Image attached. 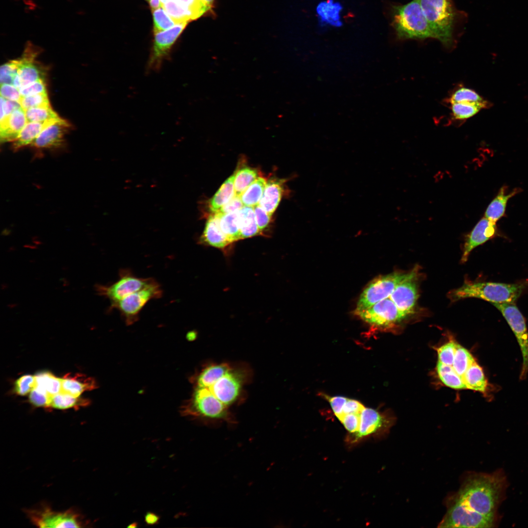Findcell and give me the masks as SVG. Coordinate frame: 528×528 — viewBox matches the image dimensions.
I'll return each instance as SVG.
<instances>
[{
  "instance_id": "8fae6325",
  "label": "cell",
  "mask_w": 528,
  "mask_h": 528,
  "mask_svg": "<svg viewBox=\"0 0 528 528\" xmlns=\"http://www.w3.org/2000/svg\"><path fill=\"white\" fill-rule=\"evenodd\" d=\"M355 313L368 324L384 329L395 326L407 316L389 297Z\"/></svg>"
},
{
  "instance_id": "f907efd6",
  "label": "cell",
  "mask_w": 528,
  "mask_h": 528,
  "mask_svg": "<svg viewBox=\"0 0 528 528\" xmlns=\"http://www.w3.org/2000/svg\"><path fill=\"white\" fill-rule=\"evenodd\" d=\"M0 96L11 101L20 102L22 98L19 89L13 85L0 84Z\"/></svg>"
},
{
  "instance_id": "d6986e66",
  "label": "cell",
  "mask_w": 528,
  "mask_h": 528,
  "mask_svg": "<svg viewBox=\"0 0 528 528\" xmlns=\"http://www.w3.org/2000/svg\"><path fill=\"white\" fill-rule=\"evenodd\" d=\"M27 123L25 112L22 108L15 110L9 115L0 120V142H14Z\"/></svg>"
},
{
  "instance_id": "bcb514c9",
  "label": "cell",
  "mask_w": 528,
  "mask_h": 528,
  "mask_svg": "<svg viewBox=\"0 0 528 528\" xmlns=\"http://www.w3.org/2000/svg\"><path fill=\"white\" fill-rule=\"evenodd\" d=\"M189 9L194 14L196 19L212 9L202 0H176Z\"/></svg>"
},
{
  "instance_id": "60d3db41",
  "label": "cell",
  "mask_w": 528,
  "mask_h": 528,
  "mask_svg": "<svg viewBox=\"0 0 528 528\" xmlns=\"http://www.w3.org/2000/svg\"><path fill=\"white\" fill-rule=\"evenodd\" d=\"M20 103L24 110L32 108L51 106L47 92L22 97Z\"/></svg>"
},
{
  "instance_id": "277c9868",
  "label": "cell",
  "mask_w": 528,
  "mask_h": 528,
  "mask_svg": "<svg viewBox=\"0 0 528 528\" xmlns=\"http://www.w3.org/2000/svg\"><path fill=\"white\" fill-rule=\"evenodd\" d=\"M227 407L205 388L195 386L191 397L181 409L182 414L205 422L223 420L232 423Z\"/></svg>"
},
{
  "instance_id": "603a6c76",
  "label": "cell",
  "mask_w": 528,
  "mask_h": 528,
  "mask_svg": "<svg viewBox=\"0 0 528 528\" xmlns=\"http://www.w3.org/2000/svg\"><path fill=\"white\" fill-rule=\"evenodd\" d=\"M283 191L282 183L279 181H268L259 204L272 216L281 199Z\"/></svg>"
},
{
  "instance_id": "836d02e7",
  "label": "cell",
  "mask_w": 528,
  "mask_h": 528,
  "mask_svg": "<svg viewBox=\"0 0 528 528\" xmlns=\"http://www.w3.org/2000/svg\"><path fill=\"white\" fill-rule=\"evenodd\" d=\"M258 177L257 171L253 168L244 167L236 171L234 182L235 195L240 196Z\"/></svg>"
},
{
  "instance_id": "680465c9",
  "label": "cell",
  "mask_w": 528,
  "mask_h": 528,
  "mask_svg": "<svg viewBox=\"0 0 528 528\" xmlns=\"http://www.w3.org/2000/svg\"><path fill=\"white\" fill-rule=\"evenodd\" d=\"M204 3L211 9L213 7L214 0H202Z\"/></svg>"
},
{
  "instance_id": "52a82bcc",
  "label": "cell",
  "mask_w": 528,
  "mask_h": 528,
  "mask_svg": "<svg viewBox=\"0 0 528 528\" xmlns=\"http://www.w3.org/2000/svg\"><path fill=\"white\" fill-rule=\"evenodd\" d=\"M408 274V272H394L374 279L361 293L355 312L367 309L389 297L397 284L406 278Z\"/></svg>"
},
{
  "instance_id": "9a60e30c",
  "label": "cell",
  "mask_w": 528,
  "mask_h": 528,
  "mask_svg": "<svg viewBox=\"0 0 528 528\" xmlns=\"http://www.w3.org/2000/svg\"><path fill=\"white\" fill-rule=\"evenodd\" d=\"M417 275L418 269L414 268L397 284L389 296L399 310L406 316L414 312L418 297Z\"/></svg>"
},
{
  "instance_id": "7402d4cb",
  "label": "cell",
  "mask_w": 528,
  "mask_h": 528,
  "mask_svg": "<svg viewBox=\"0 0 528 528\" xmlns=\"http://www.w3.org/2000/svg\"><path fill=\"white\" fill-rule=\"evenodd\" d=\"M520 190V188H516L508 193L507 187L505 185L502 186L487 207L484 217L496 223L505 215L509 199L519 193Z\"/></svg>"
},
{
  "instance_id": "f35d334b",
  "label": "cell",
  "mask_w": 528,
  "mask_h": 528,
  "mask_svg": "<svg viewBox=\"0 0 528 528\" xmlns=\"http://www.w3.org/2000/svg\"><path fill=\"white\" fill-rule=\"evenodd\" d=\"M25 112L27 122H44L60 118L51 106L30 108Z\"/></svg>"
},
{
  "instance_id": "74e56055",
  "label": "cell",
  "mask_w": 528,
  "mask_h": 528,
  "mask_svg": "<svg viewBox=\"0 0 528 528\" xmlns=\"http://www.w3.org/2000/svg\"><path fill=\"white\" fill-rule=\"evenodd\" d=\"M472 102L492 105V104L484 100L474 90L464 86H461L456 89L450 95L449 103L454 102Z\"/></svg>"
},
{
  "instance_id": "3957f363",
  "label": "cell",
  "mask_w": 528,
  "mask_h": 528,
  "mask_svg": "<svg viewBox=\"0 0 528 528\" xmlns=\"http://www.w3.org/2000/svg\"><path fill=\"white\" fill-rule=\"evenodd\" d=\"M524 283L504 284L494 282H467L451 292L454 301L477 298L494 304L513 303L526 287Z\"/></svg>"
},
{
  "instance_id": "db71d44e",
  "label": "cell",
  "mask_w": 528,
  "mask_h": 528,
  "mask_svg": "<svg viewBox=\"0 0 528 528\" xmlns=\"http://www.w3.org/2000/svg\"><path fill=\"white\" fill-rule=\"evenodd\" d=\"M244 206L241 197L235 195L226 204L223 205L218 211L222 214H225L239 211Z\"/></svg>"
},
{
  "instance_id": "91938a15",
  "label": "cell",
  "mask_w": 528,
  "mask_h": 528,
  "mask_svg": "<svg viewBox=\"0 0 528 528\" xmlns=\"http://www.w3.org/2000/svg\"><path fill=\"white\" fill-rule=\"evenodd\" d=\"M137 526L136 522H133L128 526V528H136Z\"/></svg>"
},
{
  "instance_id": "83f0119b",
  "label": "cell",
  "mask_w": 528,
  "mask_h": 528,
  "mask_svg": "<svg viewBox=\"0 0 528 528\" xmlns=\"http://www.w3.org/2000/svg\"><path fill=\"white\" fill-rule=\"evenodd\" d=\"M235 173L229 177L222 184L214 196L210 199L209 207L212 213L220 209L235 195L234 189Z\"/></svg>"
},
{
  "instance_id": "7a4b0ae2",
  "label": "cell",
  "mask_w": 528,
  "mask_h": 528,
  "mask_svg": "<svg viewBox=\"0 0 528 528\" xmlns=\"http://www.w3.org/2000/svg\"><path fill=\"white\" fill-rule=\"evenodd\" d=\"M392 24L400 40L436 39L421 7L419 0H412L392 8Z\"/></svg>"
},
{
  "instance_id": "ffe728a7",
  "label": "cell",
  "mask_w": 528,
  "mask_h": 528,
  "mask_svg": "<svg viewBox=\"0 0 528 528\" xmlns=\"http://www.w3.org/2000/svg\"><path fill=\"white\" fill-rule=\"evenodd\" d=\"M220 215L221 214L218 212L209 216L200 242L220 249L224 248L231 243L220 227Z\"/></svg>"
},
{
  "instance_id": "c3c4849f",
  "label": "cell",
  "mask_w": 528,
  "mask_h": 528,
  "mask_svg": "<svg viewBox=\"0 0 528 528\" xmlns=\"http://www.w3.org/2000/svg\"><path fill=\"white\" fill-rule=\"evenodd\" d=\"M19 90L22 97L47 92L46 85L43 79L38 80L23 86Z\"/></svg>"
},
{
  "instance_id": "5b68a950",
  "label": "cell",
  "mask_w": 528,
  "mask_h": 528,
  "mask_svg": "<svg viewBox=\"0 0 528 528\" xmlns=\"http://www.w3.org/2000/svg\"><path fill=\"white\" fill-rule=\"evenodd\" d=\"M424 16L436 39L449 47L453 43L456 13L450 0H419Z\"/></svg>"
},
{
  "instance_id": "5bb4252c",
  "label": "cell",
  "mask_w": 528,
  "mask_h": 528,
  "mask_svg": "<svg viewBox=\"0 0 528 528\" xmlns=\"http://www.w3.org/2000/svg\"><path fill=\"white\" fill-rule=\"evenodd\" d=\"M188 22L176 24L171 28L154 34L152 51L147 66L148 72L159 70L177 38Z\"/></svg>"
},
{
  "instance_id": "d6a6232c",
  "label": "cell",
  "mask_w": 528,
  "mask_h": 528,
  "mask_svg": "<svg viewBox=\"0 0 528 528\" xmlns=\"http://www.w3.org/2000/svg\"><path fill=\"white\" fill-rule=\"evenodd\" d=\"M238 211L225 214L220 213V227L231 242L241 239L238 219Z\"/></svg>"
},
{
  "instance_id": "f1b7e54d",
  "label": "cell",
  "mask_w": 528,
  "mask_h": 528,
  "mask_svg": "<svg viewBox=\"0 0 528 528\" xmlns=\"http://www.w3.org/2000/svg\"><path fill=\"white\" fill-rule=\"evenodd\" d=\"M453 118L458 121L467 119L477 114L482 109H487L492 105L472 102H454L449 103Z\"/></svg>"
},
{
  "instance_id": "44dd1931",
  "label": "cell",
  "mask_w": 528,
  "mask_h": 528,
  "mask_svg": "<svg viewBox=\"0 0 528 528\" xmlns=\"http://www.w3.org/2000/svg\"><path fill=\"white\" fill-rule=\"evenodd\" d=\"M96 388L94 379L82 374H68L62 378V392L74 396L78 397L83 392Z\"/></svg>"
},
{
  "instance_id": "6125c7cd",
  "label": "cell",
  "mask_w": 528,
  "mask_h": 528,
  "mask_svg": "<svg viewBox=\"0 0 528 528\" xmlns=\"http://www.w3.org/2000/svg\"><path fill=\"white\" fill-rule=\"evenodd\" d=\"M146 1L150 2V0H146Z\"/></svg>"
},
{
  "instance_id": "1f68e13d",
  "label": "cell",
  "mask_w": 528,
  "mask_h": 528,
  "mask_svg": "<svg viewBox=\"0 0 528 528\" xmlns=\"http://www.w3.org/2000/svg\"><path fill=\"white\" fill-rule=\"evenodd\" d=\"M161 7L176 24L196 20L191 11L176 0H168Z\"/></svg>"
},
{
  "instance_id": "e0dca14e",
  "label": "cell",
  "mask_w": 528,
  "mask_h": 528,
  "mask_svg": "<svg viewBox=\"0 0 528 528\" xmlns=\"http://www.w3.org/2000/svg\"><path fill=\"white\" fill-rule=\"evenodd\" d=\"M497 234L495 222L482 218L468 235L463 247L462 263L467 261L471 252L476 247L495 237Z\"/></svg>"
},
{
  "instance_id": "7c38bea8",
  "label": "cell",
  "mask_w": 528,
  "mask_h": 528,
  "mask_svg": "<svg viewBox=\"0 0 528 528\" xmlns=\"http://www.w3.org/2000/svg\"><path fill=\"white\" fill-rule=\"evenodd\" d=\"M31 522L40 528H80L83 523L81 516L72 510L56 511L47 506L27 511Z\"/></svg>"
},
{
  "instance_id": "30bf717a",
  "label": "cell",
  "mask_w": 528,
  "mask_h": 528,
  "mask_svg": "<svg viewBox=\"0 0 528 528\" xmlns=\"http://www.w3.org/2000/svg\"><path fill=\"white\" fill-rule=\"evenodd\" d=\"M493 305L502 313L517 338L523 356L520 378L523 379L528 372V332L525 318L514 303Z\"/></svg>"
},
{
  "instance_id": "6f0895ef",
  "label": "cell",
  "mask_w": 528,
  "mask_h": 528,
  "mask_svg": "<svg viewBox=\"0 0 528 528\" xmlns=\"http://www.w3.org/2000/svg\"><path fill=\"white\" fill-rule=\"evenodd\" d=\"M149 2L152 11L161 7L160 0H150Z\"/></svg>"
},
{
  "instance_id": "2e32d148",
  "label": "cell",
  "mask_w": 528,
  "mask_h": 528,
  "mask_svg": "<svg viewBox=\"0 0 528 528\" xmlns=\"http://www.w3.org/2000/svg\"><path fill=\"white\" fill-rule=\"evenodd\" d=\"M39 53V49L28 44L22 56L16 59L19 67L17 74L21 81V88L38 80H44L45 70L35 61Z\"/></svg>"
},
{
  "instance_id": "ba28073f",
  "label": "cell",
  "mask_w": 528,
  "mask_h": 528,
  "mask_svg": "<svg viewBox=\"0 0 528 528\" xmlns=\"http://www.w3.org/2000/svg\"><path fill=\"white\" fill-rule=\"evenodd\" d=\"M393 422L394 418L388 415L365 407L361 413L358 431L349 434L346 441L353 444L371 436L383 437L387 434Z\"/></svg>"
},
{
  "instance_id": "681fc988",
  "label": "cell",
  "mask_w": 528,
  "mask_h": 528,
  "mask_svg": "<svg viewBox=\"0 0 528 528\" xmlns=\"http://www.w3.org/2000/svg\"><path fill=\"white\" fill-rule=\"evenodd\" d=\"M253 207L257 224L261 232L267 227L270 220L271 216L259 204Z\"/></svg>"
},
{
  "instance_id": "d4e9b609",
  "label": "cell",
  "mask_w": 528,
  "mask_h": 528,
  "mask_svg": "<svg viewBox=\"0 0 528 528\" xmlns=\"http://www.w3.org/2000/svg\"><path fill=\"white\" fill-rule=\"evenodd\" d=\"M59 119L44 122H27L18 137L13 142V149L16 151L30 145L44 128Z\"/></svg>"
},
{
  "instance_id": "6da1fadb",
  "label": "cell",
  "mask_w": 528,
  "mask_h": 528,
  "mask_svg": "<svg viewBox=\"0 0 528 528\" xmlns=\"http://www.w3.org/2000/svg\"><path fill=\"white\" fill-rule=\"evenodd\" d=\"M506 487V478L500 471L470 474L447 501L446 512L438 527H493Z\"/></svg>"
},
{
  "instance_id": "7bdbcfd3",
  "label": "cell",
  "mask_w": 528,
  "mask_h": 528,
  "mask_svg": "<svg viewBox=\"0 0 528 528\" xmlns=\"http://www.w3.org/2000/svg\"><path fill=\"white\" fill-rule=\"evenodd\" d=\"M52 396L45 390L36 386L31 392L29 396L30 402L37 407L50 406Z\"/></svg>"
},
{
  "instance_id": "ac0fdd59",
  "label": "cell",
  "mask_w": 528,
  "mask_h": 528,
  "mask_svg": "<svg viewBox=\"0 0 528 528\" xmlns=\"http://www.w3.org/2000/svg\"><path fill=\"white\" fill-rule=\"evenodd\" d=\"M70 125L60 118L46 127L30 144L37 149H54L62 146Z\"/></svg>"
},
{
  "instance_id": "f6af8a7d",
  "label": "cell",
  "mask_w": 528,
  "mask_h": 528,
  "mask_svg": "<svg viewBox=\"0 0 528 528\" xmlns=\"http://www.w3.org/2000/svg\"><path fill=\"white\" fill-rule=\"evenodd\" d=\"M35 376L24 375L18 378L15 382V393L21 396H24L31 392L36 387Z\"/></svg>"
},
{
  "instance_id": "9c48e42d",
  "label": "cell",
  "mask_w": 528,
  "mask_h": 528,
  "mask_svg": "<svg viewBox=\"0 0 528 528\" xmlns=\"http://www.w3.org/2000/svg\"><path fill=\"white\" fill-rule=\"evenodd\" d=\"M242 384L240 376L229 366L211 381L201 384H195V386L205 388L221 403L228 407L238 398Z\"/></svg>"
},
{
  "instance_id": "9f6ffc18",
  "label": "cell",
  "mask_w": 528,
  "mask_h": 528,
  "mask_svg": "<svg viewBox=\"0 0 528 528\" xmlns=\"http://www.w3.org/2000/svg\"><path fill=\"white\" fill-rule=\"evenodd\" d=\"M159 519L160 517L156 513L153 512H147L145 515V523L149 525L157 524L158 523Z\"/></svg>"
},
{
  "instance_id": "cb8c5ba5",
  "label": "cell",
  "mask_w": 528,
  "mask_h": 528,
  "mask_svg": "<svg viewBox=\"0 0 528 528\" xmlns=\"http://www.w3.org/2000/svg\"><path fill=\"white\" fill-rule=\"evenodd\" d=\"M462 379L466 389L486 394L488 386L487 380L476 360L467 369Z\"/></svg>"
},
{
  "instance_id": "ab89813d",
  "label": "cell",
  "mask_w": 528,
  "mask_h": 528,
  "mask_svg": "<svg viewBox=\"0 0 528 528\" xmlns=\"http://www.w3.org/2000/svg\"><path fill=\"white\" fill-rule=\"evenodd\" d=\"M154 34L168 30L176 24L162 7L153 11Z\"/></svg>"
},
{
  "instance_id": "e575fe53",
  "label": "cell",
  "mask_w": 528,
  "mask_h": 528,
  "mask_svg": "<svg viewBox=\"0 0 528 528\" xmlns=\"http://www.w3.org/2000/svg\"><path fill=\"white\" fill-rule=\"evenodd\" d=\"M89 400L61 392L52 396L50 406L59 409L78 408L89 404Z\"/></svg>"
},
{
  "instance_id": "4316f807",
  "label": "cell",
  "mask_w": 528,
  "mask_h": 528,
  "mask_svg": "<svg viewBox=\"0 0 528 528\" xmlns=\"http://www.w3.org/2000/svg\"><path fill=\"white\" fill-rule=\"evenodd\" d=\"M341 9L339 3L334 2L333 0H328L319 3L316 11L321 23L339 27L342 24L340 15Z\"/></svg>"
},
{
  "instance_id": "8d00e7d4",
  "label": "cell",
  "mask_w": 528,
  "mask_h": 528,
  "mask_svg": "<svg viewBox=\"0 0 528 528\" xmlns=\"http://www.w3.org/2000/svg\"><path fill=\"white\" fill-rule=\"evenodd\" d=\"M36 386L45 390L52 396L62 392V378L55 376L47 372L35 375Z\"/></svg>"
},
{
  "instance_id": "7dc6e473",
  "label": "cell",
  "mask_w": 528,
  "mask_h": 528,
  "mask_svg": "<svg viewBox=\"0 0 528 528\" xmlns=\"http://www.w3.org/2000/svg\"><path fill=\"white\" fill-rule=\"evenodd\" d=\"M361 413H351L342 416L339 418L349 434L357 432L359 429Z\"/></svg>"
},
{
  "instance_id": "8992f818",
  "label": "cell",
  "mask_w": 528,
  "mask_h": 528,
  "mask_svg": "<svg viewBox=\"0 0 528 528\" xmlns=\"http://www.w3.org/2000/svg\"><path fill=\"white\" fill-rule=\"evenodd\" d=\"M162 291L160 285L154 279L141 289L132 293L119 301L111 305L117 309L127 325L137 321L138 314L150 300L160 298Z\"/></svg>"
},
{
  "instance_id": "94428289",
  "label": "cell",
  "mask_w": 528,
  "mask_h": 528,
  "mask_svg": "<svg viewBox=\"0 0 528 528\" xmlns=\"http://www.w3.org/2000/svg\"><path fill=\"white\" fill-rule=\"evenodd\" d=\"M167 1H168V0H160V4H161V6H162V5H163V4H164V3H165V2H166Z\"/></svg>"
},
{
  "instance_id": "4dcf8cb0",
  "label": "cell",
  "mask_w": 528,
  "mask_h": 528,
  "mask_svg": "<svg viewBox=\"0 0 528 528\" xmlns=\"http://www.w3.org/2000/svg\"><path fill=\"white\" fill-rule=\"evenodd\" d=\"M266 182L265 178L259 176L244 190L240 196L244 206L254 207L259 204Z\"/></svg>"
},
{
  "instance_id": "484cf974",
  "label": "cell",
  "mask_w": 528,
  "mask_h": 528,
  "mask_svg": "<svg viewBox=\"0 0 528 528\" xmlns=\"http://www.w3.org/2000/svg\"><path fill=\"white\" fill-rule=\"evenodd\" d=\"M238 219L241 239L254 236L260 232L253 207L244 205L238 211Z\"/></svg>"
},
{
  "instance_id": "f546056e",
  "label": "cell",
  "mask_w": 528,
  "mask_h": 528,
  "mask_svg": "<svg viewBox=\"0 0 528 528\" xmlns=\"http://www.w3.org/2000/svg\"><path fill=\"white\" fill-rule=\"evenodd\" d=\"M436 371L439 378L445 386L455 389H466L462 377L457 374L452 366L438 361Z\"/></svg>"
},
{
  "instance_id": "ee69618b",
  "label": "cell",
  "mask_w": 528,
  "mask_h": 528,
  "mask_svg": "<svg viewBox=\"0 0 528 528\" xmlns=\"http://www.w3.org/2000/svg\"><path fill=\"white\" fill-rule=\"evenodd\" d=\"M18 66L16 59L2 65L0 68V84L13 85V80L17 73Z\"/></svg>"
},
{
  "instance_id": "816d5d0a",
  "label": "cell",
  "mask_w": 528,
  "mask_h": 528,
  "mask_svg": "<svg viewBox=\"0 0 528 528\" xmlns=\"http://www.w3.org/2000/svg\"><path fill=\"white\" fill-rule=\"evenodd\" d=\"M323 395L328 400L334 415L339 418L342 414L343 408L348 398L341 396H330L325 394Z\"/></svg>"
},
{
  "instance_id": "b9f144b4",
  "label": "cell",
  "mask_w": 528,
  "mask_h": 528,
  "mask_svg": "<svg viewBox=\"0 0 528 528\" xmlns=\"http://www.w3.org/2000/svg\"><path fill=\"white\" fill-rule=\"evenodd\" d=\"M457 342L450 339L447 343L436 349L438 361L452 366L456 350Z\"/></svg>"
},
{
  "instance_id": "4fadbf2b",
  "label": "cell",
  "mask_w": 528,
  "mask_h": 528,
  "mask_svg": "<svg viewBox=\"0 0 528 528\" xmlns=\"http://www.w3.org/2000/svg\"><path fill=\"white\" fill-rule=\"evenodd\" d=\"M153 280V278L137 277L129 271L122 270L116 282L108 286L97 285L96 290L98 294L108 298L112 305L141 289Z\"/></svg>"
},
{
  "instance_id": "d590c367",
  "label": "cell",
  "mask_w": 528,
  "mask_h": 528,
  "mask_svg": "<svg viewBox=\"0 0 528 528\" xmlns=\"http://www.w3.org/2000/svg\"><path fill=\"white\" fill-rule=\"evenodd\" d=\"M475 360L473 355L467 349L457 343L456 350L452 366L462 378L467 369Z\"/></svg>"
},
{
  "instance_id": "11a10c76",
  "label": "cell",
  "mask_w": 528,
  "mask_h": 528,
  "mask_svg": "<svg viewBox=\"0 0 528 528\" xmlns=\"http://www.w3.org/2000/svg\"><path fill=\"white\" fill-rule=\"evenodd\" d=\"M364 408L363 405L358 401L348 398L343 407L342 414L339 418L343 415L348 414L361 413Z\"/></svg>"
},
{
  "instance_id": "f5cc1de1",
  "label": "cell",
  "mask_w": 528,
  "mask_h": 528,
  "mask_svg": "<svg viewBox=\"0 0 528 528\" xmlns=\"http://www.w3.org/2000/svg\"><path fill=\"white\" fill-rule=\"evenodd\" d=\"M0 120L9 115L15 110L22 107L20 102L0 96Z\"/></svg>"
}]
</instances>
